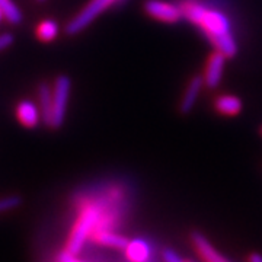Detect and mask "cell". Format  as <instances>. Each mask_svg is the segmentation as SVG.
Returning <instances> with one entry per match:
<instances>
[{"mask_svg": "<svg viewBox=\"0 0 262 262\" xmlns=\"http://www.w3.org/2000/svg\"><path fill=\"white\" fill-rule=\"evenodd\" d=\"M248 262H262V255H259V253H252L249 256Z\"/></svg>", "mask_w": 262, "mask_h": 262, "instance_id": "ffe728a7", "label": "cell"}, {"mask_svg": "<svg viewBox=\"0 0 262 262\" xmlns=\"http://www.w3.org/2000/svg\"><path fill=\"white\" fill-rule=\"evenodd\" d=\"M226 58L227 57L219 51H215L213 56L208 58L206 64V70H204V83L208 88H215L219 86V83L222 82L223 77V72H225Z\"/></svg>", "mask_w": 262, "mask_h": 262, "instance_id": "8992f818", "label": "cell"}, {"mask_svg": "<svg viewBox=\"0 0 262 262\" xmlns=\"http://www.w3.org/2000/svg\"><path fill=\"white\" fill-rule=\"evenodd\" d=\"M3 19H5V16H3V13H2V12H0V22H2V20H3Z\"/></svg>", "mask_w": 262, "mask_h": 262, "instance_id": "44dd1931", "label": "cell"}, {"mask_svg": "<svg viewBox=\"0 0 262 262\" xmlns=\"http://www.w3.org/2000/svg\"><path fill=\"white\" fill-rule=\"evenodd\" d=\"M38 106L44 124L51 127L53 122V86L41 83L38 86Z\"/></svg>", "mask_w": 262, "mask_h": 262, "instance_id": "ba28073f", "label": "cell"}, {"mask_svg": "<svg viewBox=\"0 0 262 262\" xmlns=\"http://www.w3.org/2000/svg\"><path fill=\"white\" fill-rule=\"evenodd\" d=\"M60 27L54 19H44L41 20L35 28V35L42 42H51L58 37Z\"/></svg>", "mask_w": 262, "mask_h": 262, "instance_id": "5bb4252c", "label": "cell"}, {"mask_svg": "<svg viewBox=\"0 0 262 262\" xmlns=\"http://www.w3.org/2000/svg\"><path fill=\"white\" fill-rule=\"evenodd\" d=\"M13 35L9 32H5V34H0V53L5 51L6 48H9L13 44Z\"/></svg>", "mask_w": 262, "mask_h": 262, "instance_id": "e0dca14e", "label": "cell"}, {"mask_svg": "<svg viewBox=\"0 0 262 262\" xmlns=\"http://www.w3.org/2000/svg\"><path fill=\"white\" fill-rule=\"evenodd\" d=\"M96 244L108 246V248H114V249H124L128 241L125 237H122L121 234L114 233L111 230H108L106 227H98L95 229V232L91 236Z\"/></svg>", "mask_w": 262, "mask_h": 262, "instance_id": "30bf717a", "label": "cell"}, {"mask_svg": "<svg viewBox=\"0 0 262 262\" xmlns=\"http://www.w3.org/2000/svg\"><path fill=\"white\" fill-rule=\"evenodd\" d=\"M0 12L3 13V16L9 24L16 25L22 20V12L13 3V0H0Z\"/></svg>", "mask_w": 262, "mask_h": 262, "instance_id": "9a60e30c", "label": "cell"}, {"mask_svg": "<svg viewBox=\"0 0 262 262\" xmlns=\"http://www.w3.org/2000/svg\"><path fill=\"white\" fill-rule=\"evenodd\" d=\"M72 92V82L67 76H58L53 84V122L51 128L63 125Z\"/></svg>", "mask_w": 262, "mask_h": 262, "instance_id": "277c9868", "label": "cell"}, {"mask_svg": "<svg viewBox=\"0 0 262 262\" xmlns=\"http://www.w3.org/2000/svg\"><path fill=\"white\" fill-rule=\"evenodd\" d=\"M215 110L223 115H237L242 110V102L233 95H222L215 99Z\"/></svg>", "mask_w": 262, "mask_h": 262, "instance_id": "4fadbf2b", "label": "cell"}, {"mask_svg": "<svg viewBox=\"0 0 262 262\" xmlns=\"http://www.w3.org/2000/svg\"><path fill=\"white\" fill-rule=\"evenodd\" d=\"M179 6L182 16L206 35L215 51L226 57H233L236 54L237 42L234 38L233 25L226 12L201 0H185Z\"/></svg>", "mask_w": 262, "mask_h": 262, "instance_id": "6da1fadb", "label": "cell"}, {"mask_svg": "<svg viewBox=\"0 0 262 262\" xmlns=\"http://www.w3.org/2000/svg\"><path fill=\"white\" fill-rule=\"evenodd\" d=\"M58 262H82L76 258V255L70 253L69 251H63L58 256Z\"/></svg>", "mask_w": 262, "mask_h": 262, "instance_id": "d6986e66", "label": "cell"}, {"mask_svg": "<svg viewBox=\"0 0 262 262\" xmlns=\"http://www.w3.org/2000/svg\"><path fill=\"white\" fill-rule=\"evenodd\" d=\"M15 114H16L18 121L27 128H35L42 120L39 106L34 101H29V99H24V101L18 102Z\"/></svg>", "mask_w": 262, "mask_h": 262, "instance_id": "52a82bcc", "label": "cell"}, {"mask_svg": "<svg viewBox=\"0 0 262 262\" xmlns=\"http://www.w3.org/2000/svg\"><path fill=\"white\" fill-rule=\"evenodd\" d=\"M192 244L195 246L198 255L206 262H229L222 253L215 251L213 245L210 244L203 234H192Z\"/></svg>", "mask_w": 262, "mask_h": 262, "instance_id": "9c48e42d", "label": "cell"}, {"mask_svg": "<svg viewBox=\"0 0 262 262\" xmlns=\"http://www.w3.org/2000/svg\"><path fill=\"white\" fill-rule=\"evenodd\" d=\"M144 10L153 19L166 24H175L184 18L179 5L163 2V0H149L144 5Z\"/></svg>", "mask_w": 262, "mask_h": 262, "instance_id": "5b68a950", "label": "cell"}, {"mask_svg": "<svg viewBox=\"0 0 262 262\" xmlns=\"http://www.w3.org/2000/svg\"><path fill=\"white\" fill-rule=\"evenodd\" d=\"M106 220H108V215L99 204H89L84 207L70 232L67 245H66V251L77 255L82 251L88 237L92 236L95 229L106 227Z\"/></svg>", "mask_w": 262, "mask_h": 262, "instance_id": "7a4b0ae2", "label": "cell"}, {"mask_svg": "<svg viewBox=\"0 0 262 262\" xmlns=\"http://www.w3.org/2000/svg\"><path fill=\"white\" fill-rule=\"evenodd\" d=\"M163 259H165V262H185L182 261L178 253L173 252L172 249H165L163 251Z\"/></svg>", "mask_w": 262, "mask_h": 262, "instance_id": "ac0fdd59", "label": "cell"}, {"mask_svg": "<svg viewBox=\"0 0 262 262\" xmlns=\"http://www.w3.org/2000/svg\"><path fill=\"white\" fill-rule=\"evenodd\" d=\"M124 251L127 255V259L130 262H147L151 256V248L143 239L130 241L124 248Z\"/></svg>", "mask_w": 262, "mask_h": 262, "instance_id": "7c38bea8", "label": "cell"}, {"mask_svg": "<svg viewBox=\"0 0 262 262\" xmlns=\"http://www.w3.org/2000/svg\"><path fill=\"white\" fill-rule=\"evenodd\" d=\"M37 2H39V3H41V2H46V0H37Z\"/></svg>", "mask_w": 262, "mask_h": 262, "instance_id": "7402d4cb", "label": "cell"}, {"mask_svg": "<svg viewBox=\"0 0 262 262\" xmlns=\"http://www.w3.org/2000/svg\"><path fill=\"white\" fill-rule=\"evenodd\" d=\"M204 84L206 83H204L203 76H195L189 82L188 88L185 89V94L182 96V101H181V111L182 113H189L194 108V105H195L196 99H198V96L201 94Z\"/></svg>", "mask_w": 262, "mask_h": 262, "instance_id": "8fae6325", "label": "cell"}, {"mask_svg": "<svg viewBox=\"0 0 262 262\" xmlns=\"http://www.w3.org/2000/svg\"><path fill=\"white\" fill-rule=\"evenodd\" d=\"M20 206V198L18 195H9L0 198V213L10 211L13 208Z\"/></svg>", "mask_w": 262, "mask_h": 262, "instance_id": "2e32d148", "label": "cell"}, {"mask_svg": "<svg viewBox=\"0 0 262 262\" xmlns=\"http://www.w3.org/2000/svg\"><path fill=\"white\" fill-rule=\"evenodd\" d=\"M121 2H124V0H89L80 9V12L70 19V22L66 27V32L69 35H76V34L82 32L99 15H102L105 10L110 9L111 6L117 5V3H121Z\"/></svg>", "mask_w": 262, "mask_h": 262, "instance_id": "3957f363", "label": "cell"}]
</instances>
